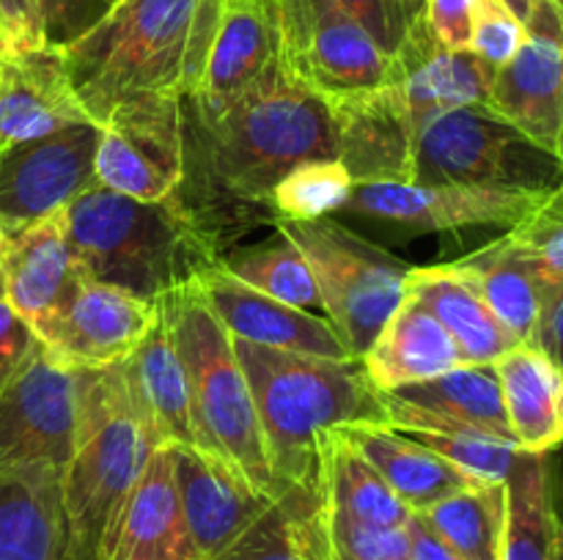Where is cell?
Wrapping results in <instances>:
<instances>
[{"label": "cell", "instance_id": "e0dca14e", "mask_svg": "<svg viewBox=\"0 0 563 560\" xmlns=\"http://www.w3.org/2000/svg\"><path fill=\"white\" fill-rule=\"evenodd\" d=\"M181 514L192 544L203 560H214L231 547L273 497L258 492L236 467L198 445H168Z\"/></svg>", "mask_w": 563, "mask_h": 560}, {"label": "cell", "instance_id": "484cf974", "mask_svg": "<svg viewBox=\"0 0 563 560\" xmlns=\"http://www.w3.org/2000/svg\"><path fill=\"white\" fill-rule=\"evenodd\" d=\"M511 439L526 453H553L563 443V368L533 344L511 346L493 362Z\"/></svg>", "mask_w": 563, "mask_h": 560}, {"label": "cell", "instance_id": "bcb514c9", "mask_svg": "<svg viewBox=\"0 0 563 560\" xmlns=\"http://www.w3.org/2000/svg\"><path fill=\"white\" fill-rule=\"evenodd\" d=\"M3 53H27L44 47L36 0H0Z\"/></svg>", "mask_w": 563, "mask_h": 560}, {"label": "cell", "instance_id": "ac0fdd59", "mask_svg": "<svg viewBox=\"0 0 563 560\" xmlns=\"http://www.w3.org/2000/svg\"><path fill=\"white\" fill-rule=\"evenodd\" d=\"M339 159L357 181L410 184L418 124L394 82L328 99Z\"/></svg>", "mask_w": 563, "mask_h": 560}, {"label": "cell", "instance_id": "603a6c76", "mask_svg": "<svg viewBox=\"0 0 563 560\" xmlns=\"http://www.w3.org/2000/svg\"><path fill=\"white\" fill-rule=\"evenodd\" d=\"M86 121L60 49L0 53V152Z\"/></svg>", "mask_w": 563, "mask_h": 560}, {"label": "cell", "instance_id": "ba28073f", "mask_svg": "<svg viewBox=\"0 0 563 560\" xmlns=\"http://www.w3.org/2000/svg\"><path fill=\"white\" fill-rule=\"evenodd\" d=\"M311 267L324 318L361 360L405 300L410 264L330 217L278 223Z\"/></svg>", "mask_w": 563, "mask_h": 560}, {"label": "cell", "instance_id": "f907efd6", "mask_svg": "<svg viewBox=\"0 0 563 560\" xmlns=\"http://www.w3.org/2000/svg\"><path fill=\"white\" fill-rule=\"evenodd\" d=\"M407 11H410V20H418L421 16V9H423V0H405Z\"/></svg>", "mask_w": 563, "mask_h": 560}, {"label": "cell", "instance_id": "db71d44e", "mask_svg": "<svg viewBox=\"0 0 563 560\" xmlns=\"http://www.w3.org/2000/svg\"><path fill=\"white\" fill-rule=\"evenodd\" d=\"M0 53H3V36H0Z\"/></svg>", "mask_w": 563, "mask_h": 560}, {"label": "cell", "instance_id": "9f6ffc18", "mask_svg": "<svg viewBox=\"0 0 563 560\" xmlns=\"http://www.w3.org/2000/svg\"><path fill=\"white\" fill-rule=\"evenodd\" d=\"M561 3H563V0H561Z\"/></svg>", "mask_w": 563, "mask_h": 560}, {"label": "cell", "instance_id": "9a60e30c", "mask_svg": "<svg viewBox=\"0 0 563 560\" xmlns=\"http://www.w3.org/2000/svg\"><path fill=\"white\" fill-rule=\"evenodd\" d=\"M157 316V300L148 302L119 285L80 280L69 300L36 329L44 349L69 366L102 371L130 357Z\"/></svg>", "mask_w": 563, "mask_h": 560}, {"label": "cell", "instance_id": "30bf717a", "mask_svg": "<svg viewBox=\"0 0 563 560\" xmlns=\"http://www.w3.org/2000/svg\"><path fill=\"white\" fill-rule=\"evenodd\" d=\"M91 373L36 346L0 390V467L64 472L80 434Z\"/></svg>", "mask_w": 563, "mask_h": 560}, {"label": "cell", "instance_id": "ee69618b", "mask_svg": "<svg viewBox=\"0 0 563 560\" xmlns=\"http://www.w3.org/2000/svg\"><path fill=\"white\" fill-rule=\"evenodd\" d=\"M478 0H423L421 20L445 49H471Z\"/></svg>", "mask_w": 563, "mask_h": 560}, {"label": "cell", "instance_id": "ffe728a7", "mask_svg": "<svg viewBox=\"0 0 563 560\" xmlns=\"http://www.w3.org/2000/svg\"><path fill=\"white\" fill-rule=\"evenodd\" d=\"M280 60L275 0H223L218 33L198 91L190 102L196 121H212Z\"/></svg>", "mask_w": 563, "mask_h": 560}, {"label": "cell", "instance_id": "c3c4849f", "mask_svg": "<svg viewBox=\"0 0 563 560\" xmlns=\"http://www.w3.org/2000/svg\"><path fill=\"white\" fill-rule=\"evenodd\" d=\"M407 536H410L412 560H465L460 558L454 549L445 547V544L418 519V514H412L410 522H407Z\"/></svg>", "mask_w": 563, "mask_h": 560}, {"label": "cell", "instance_id": "8992f818", "mask_svg": "<svg viewBox=\"0 0 563 560\" xmlns=\"http://www.w3.org/2000/svg\"><path fill=\"white\" fill-rule=\"evenodd\" d=\"M165 305L185 366L196 445L212 450L236 467L258 492L278 500V486L264 453L256 404L236 360L234 338L203 302L192 280L165 294Z\"/></svg>", "mask_w": 563, "mask_h": 560}, {"label": "cell", "instance_id": "74e56055", "mask_svg": "<svg viewBox=\"0 0 563 560\" xmlns=\"http://www.w3.org/2000/svg\"><path fill=\"white\" fill-rule=\"evenodd\" d=\"M412 439L432 448L443 456L449 464H454L462 475L473 483H506L509 472L515 470L522 450L511 439L493 437L478 428H462V432L440 434V432H407Z\"/></svg>", "mask_w": 563, "mask_h": 560}, {"label": "cell", "instance_id": "4dcf8cb0", "mask_svg": "<svg viewBox=\"0 0 563 560\" xmlns=\"http://www.w3.org/2000/svg\"><path fill=\"white\" fill-rule=\"evenodd\" d=\"M319 500L328 514L361 525L405 527L412 516L339 428L319 439Z\"/></svg>", "mask_w": 563, "mask_h": 560}, {"label": "cell", "instance_id": "d590c367", "mask_svg": "<svg viewBox=\"0 0 563 560\" xmlns=\"http://www.w3.org/2000/svg\"><path fill=\"white\" fill-rule=\"evenodd\" d=\"M220 264L231 275H236L242 283L253 285L273 300L302 307V311L322 307L317 280H313L306 256L280 225L273 236H267L258 245L229 250L220 258Z\"/></svg>", "mask_w": 563, "mask_h": 560}, {"label": "cell", "instance_id": "2e32d148", "mask_svg": "<svg viewBox=\"0 0 563 560\" xmlns=\"http://www.w3.org/2000/svg\"><path fill=\"white\" fill-rule=\"evenodd\" d=\"M192 285L212 307L214 316L223 322L231 338L267 346V349L330 357V360H350L352 357L344 338L335 333L328 318L262 294L253 285L242 283L220 261L201 269L192 278Z\"/></svg>", "mask_w": 563, "mask_h": 560}, {"label": "cell", "instance_id": "f5cc1de1", "mask_svg": "<svg viewBox=\"0 0 563 560\" xmlns=\"http://www.w3.org/2000/svg\"><path fill=\"white\" fill-rule=\"evenodd\" d=\"M104 3H108V5H115V3H119V0H104Z\"/></svg>", "mask_w": 563, "mask_h": 560}, {"label": "cell", "instance_id": "f1b7e54d", "mask_svg": "<svg viewBox=\"0 0 563 560\" xmlns=\"http://www.w3.org/2000/svg\"><path fill=\"white\" fill-rule=\"evenodd\" d=\"M405 294L416 296L454 338L467 366H493L500 355L520 340L493 316L471 280L451 264L443 267H412Z\"/></svg>", "mask_w": 563, "mask_h": 560}, {"label": "cell", "instance_id": "7dc6e473", "mask_svg": "<svg viewBox=\"0 0 563 560\" xmlns=\"http://www.w3.org/2000/svg\"><path fill=\"white\" fill-rule=\"evenodd\" d=\"M531 344L539 346L544 355L553 357V360L563 368V283L553 294V300L548 302V307H544Z\"/></svg>", "mask_w": 563, "mask_h": 560}, {"label": "cell", "instance_id": "5bb4252c", "mask_svg": "<svg viewBox=\"0 0 563 560\" xmlns=\"http://www.w3.org/2000/svg\"><path fill=\"white\" fill-rule=\"evenodd\" d=\"M550 192L500 190L478 184H396V181H357L344 212L401 225L416 234L456 231L467 225H517Z\"/></svg>", "mask_w": 563, "mask_h": 560}, {"label": "cell", "instance_id": "8fae6325", "mask_svg": "<svg viewBox=\"0 0 563 560\" xmlns=\"http://www.w3.org/2000/svg\"><path fill=\"white\" fill-rule=\"evenodd\" d=\"M275 14L286 69L324 99L372 91L390 80L394 55L330 0H275Z\"/></svg>", "mask_w": 563, "mask_h": 560}, {"label": "cell", "instance_id": "5b68a950", "mask_svg": "<svg viewBox=\"0 0 563 560\" xmlns=\"http://www.w3.org/2000/svg\"><path fill=\"white\" fill-rule=\"evenodd\" d=\"M201 0H119L60 47L71 91L93 124L126 97L181 91L187 42Z\"/></svg>", "mask_w": 563, "mask_h": 560}, {"label": "cell", "instance_id": "f546056e", "mask_svg": "<svg viewBox=\"0 0 563 560\" xmlns=\"http://www.w3.org/2000/svg\"><path fill=\"white\" fill-rule=\"evenodd\" d=\"M60 472L0 467V560H60Z\"/></svg>", "mask_w": 563, "mask_h": 560}, {"label": "cell", "instance_id": "4fadbf2b", "mask_svg": "<svg viewBox=\"0 0 563 560\" xmlns=\"http://www.w3.org/2000/svg\"><path fill=\"white\" fill-rule=\"evenodd\" d=\"M487 108L559 157L563 130V3L537 0L526 38L509 64L495 69Z\"/></svg>", "mask_w": 563, "mask_h": 560}, {"label": "cell", "instance_id": "4316f807", "mask_svg": "<svg viewBox=\"0 0 563 560\" xmlns=\"http://www.w3.org/2000/svg\"><path fill=\"white\" fill-rule=\"evenodd\" d=\"M361 362L383 393L467 366L443 324L410 294L390 313Z\"/></svg>", "mask_w": 563, "mask_h": 560}, {"label": "cell", "instance_id": "f35d334b", "mask_svg": "<svg viewBox=\"0 0 563 560\" xmlns=\"http://www.w3.org/2000/svg\"><path fill=\"white\" fill-rule=\"evenodd\" d=\"M324 511V508H322ZM330 560H412L405 527H374L324 511Z\"/></svg>", "mask_w": 563, "mask_h": 560}, {"label": "cell", "instance_id": "681fc988", "mask_svg": "<svg viewBox=\"0 0 563 560\" xmlns=\"http://www.w3.org/2000/svg\"><path fill=\"white\" fill-rule=\"evenodd\" d=\"M504 3L509 5V11L517 16V20L526 22L528 14L533 11V5H537V0H504Z\"/></svg>", "mask_w": 563, "mask_h": 560}, {"label": "cell", "instance_id": "83f0119b", "mask_svg": "<svg viewBox=\"0 0 563 560\" xmlns=\"http://www.w3.org/2000/svg\"><path fill=\"white\" fill-rule=\"evenodd\" d=\"M335 428L361 450L363 459L379 472L390 492L410 511H423L460 489L473 486L471 478L462 475L443 456L412 439L401 428L372 421L346 423Z\"/></svg>", "mask_w": 563, "mask_h": 560}, {"label": "cell", "instance_id": "816d5d0a", "mask_svg": "<svg viewBox=\"0 0 563 560\" xmlns=\"http://www.w3.org/2000/svg\"><path fill=\"white\" fill-rule=\"evenodd\" d=\"M559 157L563 159V130H561V141H559Z\"/></svg>", "mask_w": 563, "mask_h": 560}, {"label": "cell", "instance_id": "52a82bcc", "mask_svg": "<svg viewBox=\"0 0 563 560\" xmlns=\"http://www.w3.org/2000/svg\"><path fill=\"white\" fill-rule=\"evenodd\" d=\"M412 181L553 192L563 184V159L495 115L487 104H471L434 115L421 126Z\"/></svg>", "mask_w": 563, "mask_h": 560}, {"label": "cell", "instance_id": "3957f363", "mask_svg": "<svg viewBox=\"0 0 563 560\" xmlns=\"http://www.w3.org/2000/svg\"><path fill=\"white\" fill-rule=\"evenodd\" d=\"M209 181L236 203H267L291 168L339 159V137L322 93L291 75L284 58L269 66L218 119L198 124Z\"/></svg>", "mask_w": 563, "mask_h": 560}, {"label": "cell", "instance_id": "9c48e42d", "mask_svg": "<svg viewBox=\"0 0 563 560\" xmlns=\"http://www.w3.org/2000/svg\"><path fill=\"white\" fill-rule=\"evenodd\" d=\"M187 176L185 93L126 97L99 124L93 179L135 201H165Z\"/></svg>", "mask_w": 563, "mask_h": 560}, {"label": "cell", "instance_id": "cb8c5ba5", "mask_svg": "<svg viewBox=\"0 0 563 560\" xmlns=\"http://www.w3.org/2000/svg\"><path fill=\"white\" fill-rule=\"evenodd\" d=\"M124 373L141 421L157 445H196L190 393L185 366L176 349L165 296L157 300V316L124 362Z\"/></svg>", "mask_w": 563, "mask_h": 560}, {"label": "cell", "instance_id": "7c38bea8", "mask_svg": "<svg viewBox=\"0 0 563 560\" xmlns=\"http://www.w3.org/2000/svg\"><path fill=\"white\" fill-rule=\"evenodd\" d=\"M99 126L71 124L0 152V228L20 231L69 206L93 184Z\"/></svg>", "mask_w": 563, "mask_h": 560}, {"label": "cell", "instance_id": "836d02e7", "mask_svg": "<svg viewBox=\"0 0 563 560\" xmlns=\"http://www.w3.org/2000/svg\"><path fill=\"white\" fill-rule=\"evenodd\" d=\"M388 393L405 404L421 406V410L432 412L443 421H456L462 426L493 434V437L511 439L504 395H500V384L493 366L451 368L440 377L405 384V388L388 390Z\"/></svg>", "mask_w": 563, "mask_h": 560}, {"label": "cell", "instance_id": "d4e9b609", "mask_svg": "<svg viewBox=\"0 0 563 560\" xmlns=\"http://www.w3.org/2000/svg\"><path fill=\"white\" fill-rule=\"evenodd\" d=\"M482 294L493 316L520 344H531L544 307L559 291V280L550 278L542 264L506 231L489 245L451 261Z\"/></svg>", "mask_w": 563, "mask_h": 560}, {"label": "cell", "instance_id": "e575fe53", "mask_svg": "<svg viewBox=\"0 0 563 560\" xmlns=\"http://www.w3.org/2000/svg\"><path fill=\"white\" fill-rule=\"evenodd\" d=\"M412 514L460 558L500 560L506 527L504 483H473Z\"/></svg>", "mask_w": 563, "mask_h": 560}, {"label": "cell", "instance_id": "60d3db41", "mask_svg": "<svg viewBox=\"0 0 563 560\" xmlns=\"http://www.w3.org/2000/svg\"><path fill=\"white\" fill-rule=\"evenodd\" d=\"M526 38V22L517 20L504 0H478L473 14L471 49L493 69L515 58Z\"/></svg>", "mask_w": 563, "mask_h": 560}, {"label": "cell", "instance_id": "d6a6232c", "mask_svg": "<svg viewBox=\"0 0 563 560\" xmlns=\"http://www.w3.org/2000/svg\"><path fill=\"white\" fill-rule=\"evenodd\" d=\"M214 560H330L322 500L284 492Z\"/></svg>", "mask_w": 563, "mask_h": 560}, {"label": "cell", "instance_id": "f6af8a7d", "mask_svg": "<svg viewBox=\"0 0 563 560\" xmlns=\"http://www.w3.org/2000/svg\"><path fill=\"white\" fill-rule=\"evenodd\" d=\"M36 333H33L31 324L11 307V302L5 300L3 294V283H0V390H3L5 384H9V379L20 371L22 362L36 351Z\"/></svg>", "mask_w": 563, "mask_h": 560}, {"label": "cell", "instance_id": "44dd1931", "mask_svg": "<svg viewBox=\"0 0 563 560\" xmlns=\"http://www.w3.org/2000/svg\"><path fill=\"white\" fill-rule=\"evenodd\" d=\"M86 278L60 212L3 234L0 283L5 300L31 324L33 333L58 313L77 283Z\"/></svg>", "mask_w": 563, "mask_h": 560}, {"label": "cell", "instance_id": "7a4b0ae2", "mask_svg": "<svg viewBox=\"0 0 563 560\" xmlns=\"http://www.w3.org/2000/svg\"><path fill=\"white\" fill-rule=\"evenodd\" d=\"M60 214L82 272L141 300H159L220 261L212 225L179 192L135 201L93 181Z\"/></svg>", "mask_w": 563, "mask_h": 560}, {"label": "cell", "instance_id": "ab89813d", "mask_svg": "<svg viewBox=\"0 0 563 560\" xmlns=\"http://www.w3.org/2000/svg\"><path fill=\"white\" fill-rule=\"evenodd\" d=\"M509 234L542 264L550 278L563 283V184L555 187L526 220L511 225Z\"/></svg>", "mask_w": 563, "mask_h": 560}, {"label": "cell", "instance_id": "1f68e13d", "mask_svg": "<svg viewBox=\"0 0 563 560\" xmlns=\"http://www.w3.org/2000/svg\"><path fill=\"white\" fill-rule=\"evenodd\" d=\"M550 453L522 450L506 478V527L500 560H563V516L553 492Z\"/></svg>", "mask_w": 563, "mask_h": 560}, {"label": "cell", "instance_id": "b9f144b4", "mask_svg": "<svg viewBox=\"0 0 563 560\" xmlns=\"http://www.w3.org/2000/svg\"><path fill=\"white\" fill-rule=\"evenodd\" d=\"M44 47H66L97 25L110 9L104 0H36Z\"/></svg>", "mask_w": 563, "mask_h": 560}, {"label": "cell", "instance_id": "d6986e66", "mask_svg": "<svg viewBox=\"0 0 563 560\" xmlns=\"http://www.w3.org/2000/svg\"><path fill=\"white\" fill-rule=\"evenodd\" d=\"M99 560H203L187 530L168 445L152 450L104 533Z\"/></svg>", "mask_w": 563, "mask_h": 560}, {"label": "cell", "instance_id": "7bdbcfd3", "mask_svg": "<svg viewBox=\"0 0 563 560\" xmlns=\"http://www.w3.org/2000/svg\"><path fill=\"white\" fill-rule=\"evenodd\" d=\"M346 14L355 16L368 33L379 42L385 53L394 55L410 31V11L405 0H330Z\"/></svg>", "mask_w": 563, "mask_h": 560}, {"label": "cell", "instance_id": "277c9868", "mask_svg": "<svg viewBox=\"0 0 563 560\" xmlns=\"http://www.w3.org/2000/svg\"><path fill=\"white\" fill-rule=\"evenodd\" d=\"M154 448L121 366L93 371L77 445L60 472V560H99L104 533Z\"/></svg>", "mask_w": 563, "mask_h": 560}, {"label": "cell", "instance_id": "8d00e7d4", "mask_svg": "<svg viewBox=\"0 0 563 560\" xmlns=\"http://www.w3.org/2000/svg\"><path fill=\"white\" fill-rule=\"evenodd\" d=\"M355 179L341 159H311L291 168L269 190L267 206L280 223H302L341 212L352 195Z\"/></svg>", "mask_w": 563, "mask_h": 560}, {"label": "cell", "instance_id": "6da1fadb", "mask_svg": "<svg viewBox=\"0 0 563 560\" xmlns=\"http://www.w3.org/2000/svg\"><path fill=\"white\" fill-rule=\"evenodd\" d=\"M234 351L251 384L278 497L284 492L319 497V439L346 423H385L379 390L357 357L330 360L240 338Z\"/></svg>", "mask_w": 563, "mask_h": 560}, {"label": "cell", "instance_id": "7402d4cb", "mask_svg": "<svg viewBox=\"0 0 563 560\" xmlns=\"http://www.w3.org/2000/svg\"><path fill=\"white\" fill-rule=\"evenodd\" d=\"M495 69L473 49H445L423 20L410 22L401 47L394 53L390 80L399 88L418 130L434 115L471 104H487Z\"/></svg>", "mask_w": 563, "mask_h": 560}, {"label": "cell", "instance_id": "11a10c76", "mask_svg": "<svg viewBox=\"0 0 563 560\" xmlns=\"http://www.w3.org/2000/svg\"><path fill=\"white\" fill-rule=\"evenodd\" d=\"M0 245H3V228H0Z\"/></svg>", "mask_w": 563, "mask_h": 560}]
</instances>
